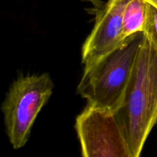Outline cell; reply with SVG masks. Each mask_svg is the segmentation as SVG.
Listing matches in <instances>:
<instances>
[{
    "label": "cell",
    "mask_w": 157,
    "mask_h": 157,
    "mask_svg": "<svg viewBox=\"0 0 157 157\" xmlns=\"http://www.w3.org/2000/svg\"><path fill=\"white\" fill-rule=\"evenodd\" d=\"M133 157L157 124V50L146 36L141 43L120 108L114 113Z\"/></svg>",
    "instance_id": "obj_1"
},
{
    "label": "cell",
    "mask_w": 157,
    "mask_h": 157,
    "mask_svg": "<svg viewBox=\"0 0 157 157\" xmlns=\"http://www.w3.org/2000/svg\"><path fill=\"white\" fill-rule=\"evenodd\" d=\"M144 36V32L128 36L116 48L84 67L77 90L87 105L113 113L120 108Z\"/></svg>",
    "instance_id": "obj_2"
},
{
    "label": "cell",
    "mask_w": 157,
    "mask_h": 157,
    "mask_svg": "<svg viewBox=\"0 0 157 157\" xmlns=\"http://www.w3.org/2000/svg\"><path fill=\"white\" fill-rule=\"evenodd\" d=\"M53 81L48 73L17 78L11 85L2 105L6 134L15 150L29 140L38 114L50 99Z\"/></svg>",
    "instance_id": "obj_3"
},
{
    "label": "cell",
    "mask_w": 157,
    "mask_h": 157,
    "mask_svg": "<svg viewBox=\"0 0 157 157\" xmlns=\"http://www.w3.org/2000/svg\"><path fill=\"white\" fill-rule=\"evenodd\" d=\"M82 157H133L114 113L87 105L75 123Z\"/></svg>",
    "instance_id": "obj_4"
},
{
    "label": "cell",
    "mask_w": 157,
    "mask_h": 157,
    "mask_svg": "<svg viewBox=\"0 0 157 157\" xmlns=\"http://www.w3.org/2000/svg\"><path fill=\"white\" fill-rule=\"evenodd\" d=\"M130 0H108L97 14L95 24L84 41L81 52L84 67L116 48L125 38L123 35V18Z\"/></svg>",
    "instance_id": "obj_5"
},
{
    "label": "cell",
    "mask_w": 157,
    "mask_h": 157,
    "mask_svg": "<svg viewBox=\"0 0 157 157\" xmlns=\"http://www.w3.org/2000/svg\"><path fill=\"white\" fill-rule=\"evenodd\" d=\"M148 2L146 0H130L126 7L123 18L124 38L144 32L147 20Z\"/></svg>",
    "instance_id": "obj_6"
},
{
    "label": "cell",
    "mask_w": 157,
    "mask_h": 157,
    "mask_svg": "<svg viewBox=\"0 0 157 157\" xmlns=\"http://www.w3.org/2000/svg\"><path fill=\"white\" fill-rule=\"evenodd\" d=\"M144 33L157 50V8L149 2Z\"/></svg>",
    "instance_id": "obj_7"
},
{
    "label": "cell",
    "mask_w": 157,
    "mask_h": 157,
    "mask_svg": "<svg viewBox=\"0 0 157 157\" xmlns=\"http://www.w3.org/2000/svg\"><path fill=\"white\" fill-rule=\"evenodd\" d=\"M147 2H148L149 3H150V4L153 5L154 6H156L157 8V0H146Z\"/></svg>",
    "instance_id": "obj_8"
}]
</instances>
